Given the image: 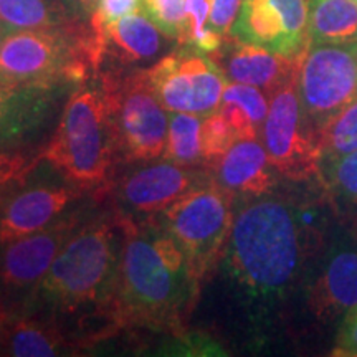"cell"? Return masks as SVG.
<instances>
[{
	"mask_svg": "<svg viewBox=\"0 0 357 357\" xmlns=\"http://www.w3.org/2000/svg\"><path fill=\"white\" fill-rule=\"evenodd\" d=\"M307 245L301 212L287 199L268 192L235 211L223 270L258 326L273 318L298 288Z\"/></svg>",
	"mask_w": 357,
	"mask_h": 357,
	"instance_id": "cell-1",
	"label": "cell"
},
{
	"mask_svg": "<svg viewBox=\"0 0 357 357\" xmlns=\"http://www.w3.org/2000/svg\"><path fill=\"white\" fill-rule=\"evenodd\" d=\"M123 250L108 314L118 326L181 334L200 280L184 250L158 218L118 213Z\"/></svg>",
	"mask_w": 357,
	"mask_h": 357,
	"instance_id": "cell-2",
	"label": "cell"
},
{
	"mask_svg": "<svg viewBox=\"0 0 357 357\" xmlns=\"http://www.w3.org/2000/svg\"><path fill=\"white\" fill-rule=\"evenodd\" d=\"M123 250L118 215L83 222L58 253L53 265L20 311L77 316L96 307L108 312Z\"/></svg>",
	"mask_w": 357,
	"mask_h": 357,
	"instance_id": "cell-3",
	"label": "cell"
},
{
	"mask_svg": "<svg viewBox=\"0 0 357 357\" xmlns=\"http://www.w3.org/2000/svg\"><path fill=\"white\" fill-rule=\"evenodd\" d=\"M116 144L102 84L77 89L66 102L56 131L40 159L48 160L79 190L101 189L108 182Z\"/></svg>",
	"mask_w": 357,
	"mask_h": 357,
	"instance_id": "cell-4",
	"label": "cell"
},
{
	"mask_svg": "<svg viewBox=\"0 0 357 357\" xmlns=\"http://www.w3.org/2000/svg\"><path fill=\"white\" fill-rule=\"evenodd\" d=\"M234 192L207 178L159 213V223L184 250L199 280L223 257L234 225Z\"/></svg>",
	"mask_w": 357,
	"mask_h": 357,
	"instance_id": "cell-5",
	"label": "cell"
},
{
	"mask_svg": "<svg viewBox=\"0 0 357 357\" xmlns=\"http://www.w3.org/2000/svg\"><path fill=\"white\" fill-rule=\"evenodd\" d=\"M116 154L126 160H154L166 153L169 114L151 88L146 71L102 79Z\"/></svg>",
	"mask_w": 357,
	"mask_h": 357,
	"instance_id": "cell-6",
	"label": "cell"
},
{
	"mask_svg": "<svg viewBox=\"0 0 357 357\" xmlns=\"http://www.w3.org/2000/svg\"><path fill=\"white\" fill-rule=\"evenodd\" d=\"M298 95L307 128L319 137L357 98V40L307 45L298 73Z\"/></svg>",
	"mask_w": 357,
	"mask_h": 357,
	"instance_id": "cell-7",
	"label": "cell"
},
{
	"mask_svg": "<svg viewBox=\"0 0 357 357\" xmlns=\"http://www.w3.org/2000/svg\"><path fill=\"white\" fill-rule=\"evenodd\" d=\"M261 139L271 166L281 176L291 181L321 177L319 141L303 118L298 77L270 96Z\"/></svg>",
	"mask_w": 357,
	"mask_h": 357,
	"instance_id": "cell-8",
	"label": "cell"
},
{
	"mask_svg": "<svg viewBox=\"0 0 357 357\" xmlns=\"http://www.w3.org/2000/svg\"><path fill=\"white\" fill-rule=\"evenodd\" d=\"M151 88L169 113L208 116L222 102L227 77L204 53L177 52L146 71Z\"/></svg>",
	"mask_w": 357,
	"mask_h": 357,
	"instance_id": "cell-9",
	"label": "cell"
},
{
	"mask_svg": "<svg viewBox=\"0 0 357 357\" xmlns=\"http://www.w3.org/2000/svg\"><path fill=\"white\" fill-rule=\"evenodd\" d=\"M86 65L75 60L63 35L53 30H22L0 42V78L13 83L55 86L58 79L78 82Z\"/></svg>",
	"mask_w": 357,
	"mask_h": 357,
	"instance_id": "cell-10",
	"label": "cell"
},
{
	"mask_svg": "<svg viewBox=\"0 0 357 357\" xmlns=\"http://www.w3.org/2000/svg\"><path fill=\"white\" fill-rule=\"evenodd\" d=\"M84 220L79 212L65 213L47 229L0 245V293L20 307L42 283L58 253Z\"/></svg>",
	"mask_w": 357,
	"mask_h": 357,
	"instance_id": "cell-11",
	"label": "cell"
},
{
	"mask_svg": "<svg viewBox=\"0 0 357 357\" xmlns=\"http://www.w3.org/2000/svg\"><path fill=\"white\" fill-rule=\"evenodd\" d=\"M231 38L284 56H300L310 45L306 0H243Z\"/></svg>",
	"mask_w": 357,
	"mask_h": 357,
	"instance_id": "cell-12",
	"label": "cell"
},
{
	"mask_svg": "<svg viewBox=\"0 0 357 357\" xmlns=\"http://www.w3.org/2000/svg\"><path fill=\"white\" fill-rule=\"evenodd\" d=\"M207 178L194 166L166 159L126 174L116 195L128 215L154 217Z\"/></svg>",
	"mask_w": 357,
	"mask_h": 357,
	"instance_id": "cell-13",
	"label": "cell"
},
{
	"mask_svg": "<svg viewBox=\"0 0 357 357\" xmlns=\"http://www.w3.org/2000/svg\"><path fill=\"white\" fill-rule=\"evenodd\" d=\"M312 314L323 323L341 319L357 305V238L341 234L329 245L307 287Z\"/></svg>",
	"mask_w": 357,
	"mask_h": 357,
	"instance_id": "cell-14",
	"label": "cell"
},
{
	"mask_svg": "<svg viewBox=\"0 0 357 357\" xmlns=\"http://www.w3.org/2000/svg\"><path fill=\"white\" fill-rule=\"evenodd\" d=\"M83 190L66 184L22 182L0 205V245L40 231L63 217Z\"/></svg>",
	"mask_w": 357,
	"mask_h": 357,
	"instance_id": "cell-15",
	"label": "cell"
},
{
	"mask_svg": "<svg viewBox=\"0 0 357 357\" xmlns=\"http://www.w3.org/2000/svg\"><path fill=\"white\" fill-rule=\"evenodd\" d=\"M77 342L61 331L58 321L47 316L3 311L0 316V356H71Z\"/></svg>",
	"mask_w": 357,
	"mask_h": 357,
	"instance_id": "cell-16",
	"label": "cell"
},
{
	"mask_svg": "<svg viewBox=\"0 0 357 357\" xmlns=\"http://www.w3.org/2000/svg\"><path fill=\"white\" fill-rule=\"evenodd\" d=\"M303 55L284 56L235 40L223 56L222 71L230 82L260 88L271 96L284 83L298 77Z\"/></svg>",
	"mask_w": 357,
	"mask_h": 357,
	"instance_id": "cell-17",
	"label": "cell"
},
{
	"mask_svg": "<svg viewBox=\"0 0 357 357\" xmlns=\"http://www.w3.org/2000/svg\"><path fill=\"white\" fill-rule=\"evenodd\" d=\"M53 86L0 78V149H7L42 126L53 108Z\"/></svg>",
	"mask_w": 357,
	"mask_h": 357,
	"instance_id": "cell-18",
	"label": "cell"
},
{
	"mask_svg": "<svg viewBox=\"0 0 357 357\" xmlns=\"http://www.w3.org/2000/svg\"><path fill=\"white\" fill-rule=\"evenodd\" d=\"M218 184L243 197L268 194L276 182L275 167L258 137L238 139L215 162Z\"/></svg>",
	"mask_w": 357,
	"mask_h": 357,
	"instance_id": "cell-19",
	"label": "cell"
},
{
	"mask_svg": "<svg viewBox=\"0 0 357 357\" xmlns=\"http://www.w3.org/2000/svg\"><path fill=\"white\" fill-rule=\"evenodd\" d=\"M164 37L166 35L141 8L106 26L101 33H95L93 47L98 58L102 50L109 48L121 61L141 63L162 52Z\"/></svg>",
	"mask_w": 357,
	"mask_h": 357,
	"instance_id": "cell-20",
	"label": "cell"
},
{
	"mask_svg": "<svg viewBox=\"0 0 357 357\" xmlns=\"http://www.w3.org/2000/svg\"><path fill=\"white\" fill-rule=\"evenodd\" d=\"M310 43H342L357 40V2L307 0Z\"/></svg>",
	"mask_w": 357,
	"mask_h": 357,
	"instance_id": "cell-21",
	"label": "cell"
},
{
	"mask_svg": "<svg viewBox=\"0 0 357 357\" xmlns=\"http://www.w3.org/2000/svg\"><path fill=\"white\" fill-rule=\"evenodd\" d=\"M61 13L52 0H0V30L3 35L22 30H53Z\"/></svg>",
	"mask_w": 357,
	"mask_h": 357,
	"instance_id": "cell-22",
	"label": "cell"
},
{
	"mask_svg": "<svg viewBox=\"0 0 357 357\" xmlns=\"http://www.w3.org/2000/svg\"><path fill=\"white\" fill-rule=\"evenodd\" d=\"M204 116L192 113H169L166 159L184 166H197L202 162L200 129Z\"/></svg>",
	"mask_w": 357,
	"mask_h": 357,
	"instance_id": "cell-23",
	"label": "cell"
},
{
	"mask_svg": "<svg viewBox=\"0 0 357 357\" xmlns=\"http://www.w3.org/2000/svg\"><path fill=\"white\" fill-rule=\"evenodd\" d=\"M321 162L357 149V98L319 132Z\"/></svg>",
	"mask_w": 357,
	"mask_h": 357,
	"instance_id": "cell-24",
	"label": "cell"
},
{
	"mask_svg": "<svg viewBox=\"0 0 357 357\" xmlns=\"http://www.w3.org/2000/svg\"><path fill=\"white\" fill-rule=\"evenodd\" d=\"M341 204L357 208V149L321 162V177Z\"/></svg>",
	"mask_w": 357,
	"mask_h": 357,
	"instance_id": "cell-25",
	"label": "cell"
},
{
	"mask_svg": "<svg viewBox=\"0 0 357 357\" xmlns=\"http://www.w3.org/2000/svg\"><path fill=\"white\" fill-rule=\"evenodd\" d=\"M208 13H211V0H187L185 20L187 32L184 45L194 48V52L215 53L220 50L223 38L208 29Z\"/></svg>",
	"mask_w": 357,
	"mask_h": 357,
	"instance_id": "cell-26",
	"label": "cell"
},
{
	"mask_svg": "<svg viewBox=\"0 0 357 357\" xmlns=\"http://www.w3.org/2000/svg\"><path fill=\"white\" fill-rule=\"evenodd\" d=\"M238 141L236 134L220 111L205 116L200 129V146H202V162L215 166L231 144Z\"/></svg>",
	"mask_w": 357,
	"mask_h": 357,
	"instance_id": "cell-27",
	"label": "cell"
},
{
	"mask_svg": "<svg viewBox=\"0 0 357 357\" xmlns=\"http://www.w3.org/2000/svg\"><path fill=\"white\" fill-rule=\"evenodd\" d=\"M185 2L187 0H142V10L166 37L184 43L187 32Z\"/></svg>",
	"mask_w": 357,
	"mask_h": 357,
	"instance_id": "cell-28",
	"label": "cell"
},
{
	"mask_svg": "<svg viewBox=\"0 0 357 357\" xmlns=\"http://www.w3.org/2000/svg\"><path fill=\"white\" fill-rule=\"evenodd\" d=\"M222 101L235 102L238 108H242L252 118V121L261 131L263 123H265L268 114V108H270L268 95L263 89L242 83H227L225 89H223Z\"/></svg>",
	"mask_w": 357,
	"mask_h": 357,
	"instance_id": "cell-29",
	"label": "cell"
},
{
	"mask_svg": "<svg viewBox=\"0 0 357 357\" xmlns=\"http://www.w3.org/2000/svg\"><path fill=\"white\" fill-rule=\"evenodd\" d=\"M33 166L35 162H30L24 154L0 149V205L10 194L13 185L25 182V177Z\"/></svg>",
	"mask_w": 357,
	"mask_h": 357,
	"instance_id": "cell-30",
	"label": "cell"
},
{
	"mask_svg": "<svg viewBox=\"0 0 357 357\" xmlns=\"http://www.w3.org/2000/svg\"><path fill=\"white\" fill-rule=\"evenodd\" d=\"M141 8L142 0H100L95 13L91 15L93 33H101L106 26Z\"/></svg>",
	"mask_w": 357,
	"mask_h": 357,
	"instance_id": "cell-31",
	"label": "cell"
},
{
	"mask_svg": "<svg viewBox=\"0 0 357 357\" xmlns=\"http://www.w3.org/2000/svg\"><path fill=\"white\" fill-rule=\"evenodd\" d=\"M169 354L177 356H227L223 347L205 334H177L176 341L169 347Z\"/></svg>",
	"mask_w": 357,
	"mask_h": 357,
	"instance_id": "cell-32",
	"label": "cell"
},
{
	"mask_svg": "<svg viewBox=\"0 0 357 357\" xmlns=\"http://www.w3.org/2000/svg\"><path fill=\"white\" fill-rule=\"evenodd\" d=\"M243 0H211L208 29L222 38L231 35V29L242 8Z\"/></svg>",
	"mask_w": 357,
	"mask_h": 357,
	"instance_id": "cell-33",
	"label": "cell"
},
{
	"mask_svg": "<svg viewBox=\"0 0 357 357\" xmlns=\"http://www.w3.org/2000/svg\"><path fill=\"white\" fill-rule=\"evenodd\" d=\"M333 356L357 357V305L352 306L341 318L336 341H334Z\"/></svg>",
	"mask_w": 357,
	"mask_h": 357,
	"instance_id": "cell-34",
	"label": "cell"
},
{
	"mask_svg": "<svg viewBox=\"0 0 357 357\" xmlns=\"http://www.w3.org/2000/svg\"><path fill=\"white\" fill-rule=\"evenodd\" d=\"M98 2H100V0H75V3H77L79 10L83 13H88V15H93V13H95Z\"/></svg>",
	"mask_w": 357,
	"mask_h": 357,
	"instance_id": "cell-35",
	"label": "cell"
},
{
	"mask_svg": "<svg viewBox=\"0 0 357 357\" xmlns=\"http://www.w3.org/2000/svg\"><path fill=\"white\" fill-rule=\"evenodd\" d=\"M6 311V307H3V303H2V293H0V316H2V312Z\"/></svg>",
	"mask_w": 357,
	"mask_h": 357,
	"instance_id": "cell-36",
	"label": "cell"
},
{
	"mask_svg": "<svg viewBox=\"0 0 357 357\" xmlns=\"http://www.w3.org/2000/svg\"><path fill=\"white\" fill-rule=\"evenodd\" d=\"M2 38H3V32H2V30H0V42H2Z\"/></svg>",
	"mask_w": 357,
	"mask_h": 357,
	"instance_id": "cell-37",
	"label": "cell"
},
{
	"mask_svg": "<svg viewBox=\"0 0 357 357\" xmlns=\"http://www.w3.org/2000/svg\"><path fill=\"white\" fill-rule=\"evenodd\" d=\"M354 2H357V0H354Z\"/></svg>",
	"mask_w": 357,
	"mask_h": 357,
	"instance_id": "cell-38",
	"label": "cell"
}]
</instances>
